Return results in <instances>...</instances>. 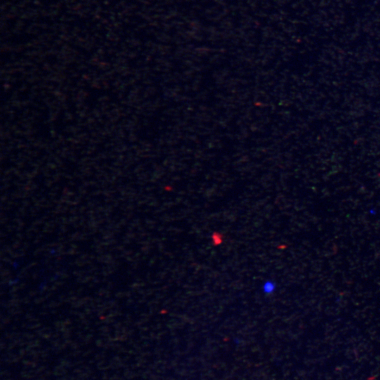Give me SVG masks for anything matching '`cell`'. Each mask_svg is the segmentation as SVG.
I'll return each mask as SVG.
<instances>
[{
  "label": "cell",
  "mask_w": 380,
  "mask_h": 380,
  "mask_svg": "<svg viewBox=\"0 0 380 380\" xmlns=\"http://www.w3.org/2000/svg\"><path fill=\"white\" fill-rule=\"evenodd\" d=\"M277 289V284L271 279L265 280L261 285V291L265 295L272 294Z\"/></svg>",
  "instance_id": "obj_1"
}]
</instances>
